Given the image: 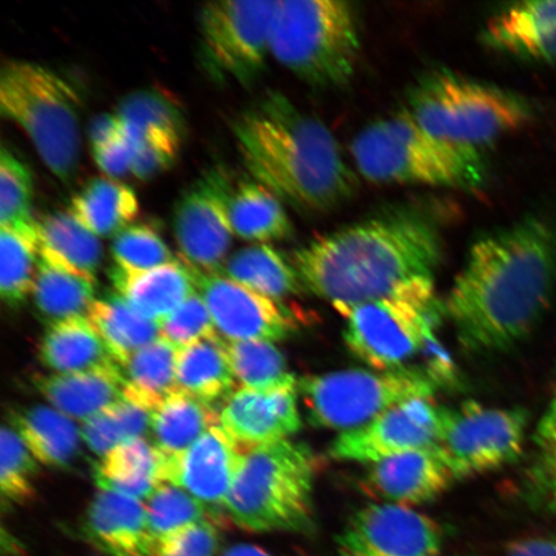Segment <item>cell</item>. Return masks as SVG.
Returning a JSON list of instances; mask_svg holds the SVG:
<instances>
[{
  "label": "cell",
  "mask_w": 556,
  "mask_h": 556,
  "mask_svg": "<svg viewBox=\"0 0 556 556\" xmlns=\"http://www.w3.org/2000/svg\"><path fill=\"white\" fill-rule=\"evenodd\" d=\"M33 174L23 159L2 146L0 150V227L30 224Z\"/></svg>",
  "instance_id": "obj_43"
},
{
  "label": "cell",
  "mask_w": 556,
  "mask_h": 556,
  "mask_svg": "<svg viewBox=\"0 0 556 556\" xmlns=\"http://www.w3.org/2000/svg\"><path fill=\"white\" fill-rule=\"evenodd\" d=\"M152 412L128 400L104 409L80 427L81 440L99 457L150 433Z\"/></svg>",
  "instance_id": "obj_39"
},
{
  "label": "cell",
  "mask_w": 556,
  "mask_h": 556,
  "mask_svg": "<svg viewBox=\"0 0 556 556\" xmlns=\"http://www.w3.org/2000/svg\"><path fill=\"white\" fill-rule=\"evenodd\" d=\"M232 129L253 179L296 211L329 213L357 192L356 173L331 130L283 94L262 97L236 117Z\"/></svg>",
  "instance_id": "obj_3"
},
{
  "label": "cell",
  "mask_w": 556,
  "mask_h": 556,
  "mask_svg": "<svg viewBox=\"0 0 556 556\" xmlns=\"http://www.w3.org/2000/svg\"><path fill=\"white\" fill-rule=\"evenodd\" d=\"M438 389L440 386L424 366L344 370L299 380V393L312 426L340 433L363 427L403 402L433 399Z\"/></svg>",
  "instance_id": "obj_10"
},
{
  "label": "cell",
  "mask_w": 556,
  "mask_h": 556,
  "mask_svg": "<svg viewBox=\"0 0 556 556\" xmlns=\"http://www.w3.org/2000/svg\"><path fill=\"white\" fill-rule=\"evenodd\" d=\"M40 258L75 274L96 278L102 258L100 239L68 212H55L38 222Z\"/></svg>",
  "instance_id": "obj_33"
},
{
  "label": "cell",
  "mask_w": 556,
  "mask_h": 556,
  "mask_svg": "<svg viewBox=\"0 0 556 556\" xmlns=\"http://www.w3.org/2000/svg\"><path fill=\"white\" fill-rule=\"evenodd\" d=\"M179 350L168 340L159 338L130 356L119 367L124 382V400L136 403L154 413L177 386Z\"/></svg>",
  "instance_id": "obj_28"
},
{
  "label": "cell",
  "mask_w": 556,
  "mask_h": 556,
  "mask_svg": "<svg viewBox=\"0 0 556 556\" xmlns=\"http://www.w3.org/2000/svg\"><path fill=\"white\" fill-rule=\"evenodd\" d=\"M528 421L523 408L465 402L444 412L437 447L455 479L484 475L516 463L523 454Z\"/></svg>",
  "instance_id": "obj_12"
},
{
  "label": "cell",
  "mask_w": 556,
  "mask_h": 556,
  "mask_svg": "<svg viewBox=\"0 0 556 556\" xmlns=\"http://www.w3.org/2000/svg\"><path fill=\"white\" fill-rule=\"evenodd\" d=\"M220 409L177 392L152 413V443L166 457L184 454L212 428L219 427Z\"/></svg>",
  "instance_id": "obj_29"
},
{
  "label": "cell",
  "mask_w": 556,
  "mask_h": 556,
  "mask_svg": "<svg viewBox=\"0 0 556 556\" xmlns=\"http://www.w3.org/2000/svg\"><path fill=\"white\" fill-rule=\"evenodd\" d=\"M144 505L150 531L156 544L200 521L214 518L199 500L169 482L160 485Z\"/></svg>",
  "instance_id": "obj_41"
},
{
  "label": "cell",
  "mask_w": 556,
  "mask_h": 556,
  "mask_svg": "<svg viewBox=\"0 0 556 556\" xmlns=\"http://www.w3.org/2000/svg\"><path fill=\"white\" fill-rule=\"evenodd\" d=\"M67 212L97 238H104L134 225L139 203L136 192L127 185L93 178L75 194Z\"/></svg>",
  "instance_id": "obj_30"
},
{
  "label": "cell",
  "mask_w": 556,
  "mask_h": 556,
  "mask_svg": "<svg viewBox=\"0 0 556 556\" xmlns=\"http://www.w3.org/2000/svg\"><path fill=\"white\" fill-rule=\"evenodd\" d=\"M180 143L177 139L160 134L146 135L136 150L130 173L141 180H148L169 169L176 162Z\"/></svg>",
  "instance_id": "obj_47"
},
{
  "label": "cell",
  "mask_w": 556,
  "mask_h": 556,
  "mask_svg": "<svg viewBox=\"0 0 556 556\" xmlns=\"http://www.w3.org/2000/svg\"><path fill=\"white\" fill-rule=\"evenodd\" d=\"M39 463L23 438L10 424H4L0 437V490L4 502L23 505L35 496V479Z\"/></svg>",
  "instance_id": "obj_42"
},
{
  "label": "cell",
  "mask_w": 556,
  "mask_h": 556,
  "mask_svg": "<svg viewBox=\"0 0 556 556\" xmlns=\"http://www.w3.org/2000/svg\"><path fill=\"white\" fill-rule=\"evenodd\" d=\"M270 54L309 86L343 87L358 61L356 12L339 0H280Z\"/></svg>",
  "instance_id": "obj_7"
},
{
  "label": "cell",
  "mask_w": 556,
  "mask_h": 556,
  "mask_svg": "<svg viewBox=\"0 0 556 556\" xmlns=\"http://www.w3.org/2000/svg\"><path fill=\"white\" fill-rule=\"evenodd\" d=\"M444 412L433 399H415L387 409L370 422L340 433L330 455L339 462L371 465L403 452L435 446Z\"/></svg>",
  "instance_id": "obj_14"
},
{
  "label": "cell",
  "mask_w": 556,
  "mask_h": 556,
  "mask_svg": "<svg viewBox=\"0 0 556 556\" xmlns=\"http://www.w3.org/2000/svg\"><path fill=\"white\" fill-rule=\"evenodd\" d=\"M96 278L39 261L31 291L35 308L48 326L87 317L94 303Z\"/></svg>",
  "instance_id": "obj_32"
},
{
  "label": "cell",
  "mask_w": 556,
  "mask_h": 556,
  "mask_svg": "<svg viewBox=\"0 0 556 556\" xmlns=\"http://www.w3.org/2000/svg\"><path fill=\"white\" fill-rule=\"evenodd\" d=\"M218 556H274L262 547L249 544H239L226 548Z\"/></svg>",
  "instance_id": "obj_51"
},
{
  "label": "cell",
  "mask_w": 556,
  "mask_h": 556,
  "mask_svg": "<svg viewBox=\"0 0 556 556\" xmlns=\"http://www.w3.org/2000/svg\"><path fill=\"white\" fill-rule=\"evenodd\" d=\"M168 457L154 443L138 440L103 456L94 468V481L100 491L148 502L160 485L166 482Z\"/></svg>",
  "instance_id": "obj_24"
},
{
  "label": "cell",
  "mask_w": 556,
  "mask_h": 556,
  "mask_svg": "<svg viewBox=\"0 0 556 556\" xmlns=\"http://www.w3.org/2000/svg\"><path fill=\"white\" fill-rule=\"evenodd\" d=\"M506 556H556V531L530 539L514 541Z\"/></svg>",
  "instance_id": "obj_50"
},
{
  "label": "cell",
  "mask_w": 556,
  "mask_h": 556,
  "mask_svg": "<svg viewBox=\"0 0 556 556\" xmlns=\"http://www.w3.org/2000/svg\"><path fill=\"white\" fill-rule=\"evenodd\" d=\"M229 215L242 240L268 243L288 240L294 232L282 201L254 179L242 180L233 190Z\"/></svg>",
  "instance_id": "obj_31"
},
{
  "label": "cell",
  "mask_w": 556,
  "mask_h": 556,
  "mask_svg": "<svg viewBox=\"0 0 556 556\" xmlns=\"http://www.w3.org/2000/svg\"><path fill=\"white\" fill-rule=\"evenodd\" d=\"M109 277L117 295L159 324L198 291L193 270L178 261L141 273L114 266Z\"/></svg>",
  "instance_id": "obj_22"
},
{
  "label": "cell",
  "mask_w": 556,
  "mask_h": 556,
  "mask_svg": "<svg viewBox=\"0 0 556 556\" xmlns=\"http://www.w3.org/2000/svg\"><path fill=\"white\" fill-rule=\"evenodd\" d=\"M299 380L268 388H239L220 408V424L241 447L290 440L302 428Z\"/></svg>",
  "instance_id": "obj_17"
},
{
  "label": "cell",
  "mask_w": 556,
  "mask_h": 556,
  "mask_svg": "<svg viewBox=\"0 0 556 556\" xmlns=\"http://www.w3.org/2000/svg\"><path fill=\"white\" fill-rule=\"evenodd\" d=\"M280 0L213 2L200 13V61L215 81L252 85L266 66Z\"/></svg>",
  "instance_id": "obj_11"
},
{
  "label": "cell",
  "mask_w": 556,
  "mask_h": 556,
  "mask_svg": "<svg viewBox=\"0 0 556 556\" xmlns=\"http://www.w3.org/2000/svg\"><path fill=\"white\" fill-rule=\"evenodd\" d=\"M219 542L217 521L207 518L157 542L154 556H217Z\"/></svg>",
  "instance_id": "obj_46"
},
{
  "label": "cell",
  "mask_w": 556,
  "mask_h": 556,
  "mask_svg": "<svg viewBox=\"0 0 556 556\" xmlns=\"http://www.w3.org/2000/svg\"><path fill=\"white\" fill-rule=\"evenodd\" d=\"M443 532L412 507L375 504L353 514L338 538L339 556H438Z\"/></svg>",
  "instance_id": "obj_16"
},
{
  "label": "cell",
  "mask_w": 556,
  "mask_h": 556,
  "mask_svg": "<svg viewBox=\"0 0 556 556\" xmlns=\"http://www.w3.org/2000/svg\"><path fill=\"white\" fill-rule=\"evenodd\" d=\"M454 481L435 444L368 465L361 486L368 496L386 504L409 507L433 502Z\"/></svg>",
  "instance_id": "obj_19"
},
{
  "label": "cell",
  "mask_w": 556,
  "mask_h": 556,
  "mask_svg": "<svg viewBox=\"0 0 556 556\" xmlns=\"http://www.w3.org/2000/svg\"><path fill=\"white\" fill-rule=\"evenodd\" d=\"M194 274L198 293L213 317L215 330L227 343L263 340L280 342L301 328L293 311L224 275Z\"/></svg>",
  "instance_id": "obj_15"
},
{
  "label": "cell",
  "mask_w": 556,
  "mask_h": 556,
  "mask_svg": "<svg viewBox=\"0 0 556 556\" xmlns=\"http://www.w3.org/2000/svg\"><path fill=\"white\" fill-rule=\"evenodd\" d=\"M122 135V122L117 115L100 114L89 124L88 138L93 150H99Z\"/></svg>",
  "instance_id": "obj_49"
},
{
  "label": "cell",
  "mask_w": 556,
  "mask_h": 556,
  "mask_svg": "<svg viewBox=\"0 0 556 556\" xmlns=\"http://www.w3.org/2000/svg\"><path fill=\"white\" fill-rule=\"evenodd\" d=\"M555 290L556 227L526 217L472 243L444 311L465 351H505L536 328Z\"/></svg>",
  "instance_id": "obj_1"
},
{
  "label": "cell",
  "mask_w": 556,
  "mask_h": 556,
  "mask_svg": "<svg viewBox=\"0 0 556 556\" xmlns=\"http://www.w3.org/2000/svg\"><path fill=\"white\" fill-rule=\"evenodd\" d=\"M10 426L16 430L39 464L66 468L78 456L81 432L73 419L48 406L11 412Z\"/></svg>",
  "instance_id": "obj_26"
},
{
  "label": "cell",
  "mask_w": 556,
  "mask_h": 556,
  "mask_svg": "<svg viewBox=\"0 0 556 556\" xmlns=\"http://www.w3.org/2000/svg\"><path fill=\"white\" fill-rule=\"evenodd\" d=\"M122 135L137 150L150 134L169 136L182 142L186 121L179 103L165 90L146 88L130 93L117 108Z\"/></svg>",
  "instance_id": "obj_37"
},
{
  "label": "cell",
  "mask_w": 556,
  "mask_h": 556,
  "mask_svg": "<svg viewBox=\"0 0 556 556\" xmlns=\"http://www.w3.org/2000/svg\"><path fill=\"white\" fill-rule=\"evenodd\" d=\"M351 154L361 176L374 184L476 191L489 177L481 150L429 134L406 110L367 125L354 137Z\"/></svg>",
  "instance_id": "obj_4"
},
{
  "label": "cell",
  "mask_w": 556,
  "mask_h": 556,
  "mask_svg": "<svg viewBox=\"0 0 556 556\" xmlns=\"http://www.w3.org/2000/svg\"><path fill=\"white\" fill-rule=\"evenodd\" d=\"M136 149L121 135L115 141L93 150L97 166L110 177H121L131 170Z\"/></svg>",
  "instance_id": "obj_48"
},
{
  "label": "cell",
  "mask_w": 556,
  "mask_h": 556,
  "mask_svg": "<svg viewBox=\"0 0 556 556\" xmlns=\"http://www.w3.org/2000/svg\"><path fill=\"white\" fill-rule=\"evenodd\" d=\"M443 258L440 229L416 212L364 219L295 250L290 262L309 293L339 313L433 278Z\"/></svg>",
  "instance_id": "obj_2"
},
{
  "label": "cell",
  "mask_w": 556,
  "mask_h": 556,
  "mask_svg": "<svg viewBox=\"0 0 556 556\" xmlns=\"http://www.w3.org/2000/svg\"><path fill=\"white\" fill-rule=\"evenodd\" d=\"M40 361L55 374H78L116 366L88 317L48 326L39 348Z\"/></svg>",
  "instance_id": "obj_25"
},
{
  "label": "cell",
  "mask_w": 556,
  "mask_h": 556,
  "mask_svg": "<svg viewBox=\"0 0 556 556\" xmlns=\"http://www.w3.org/2000/svg\"><path fill=\"white\" fill-rule=\"evenodd\" d=\"M90 544L109 556H154L148 510L139 500L100 491L90 503L83 525Z\"/></svg>",
  "instance_id": "obj_20"
},
{
  "label": "cell",
  "mask_w": 556,
  "mask_h": 556,
  "mask_svg": "<svg viewBox=\"0 0 556 556\" xmlns=\"http://www.w3.org/2000/svg\"><path fill=\"white\" fill-rule=\"evenodd\" d=\"M33 381L53 408L74 421L86 422L124 400L117 365L89 372L38 375Z\"/></svg>",
  "instance_id": "obj_23"
},
{
  "label": "cell",
  "mask_w": 556,
  "mask_h": 556,
  "mask_svg": "<svg viewBox=\"0 0 556 556\" xmlns=\"http://www.w3.org/2000/svg\"><path fill=\"white\" fill-rule=\"evenodd\" d=\"M406 111L429 134L477 150L525 128L534 114L523 96L447 70L422 75Z\"/></svg>",
  "instance_id": "obj_6"
},
{
  "label": "cell",
  "mask_w": 556,
  "mask_h": 556,
  "mask_svg": "<svg viewBox=\"0 0 556 556\" xmlns=\"http://www.w3.org/2000/svg\"><path fill=\"white\" fill-rule=\"evenodd\" d=\"M40 261L38 222L0 227V294L10 308L31 295Z\"/></svg>",
  "instance_id": "obj_36"
},
{
  "label": "cell",
  "mask_w": 556,
  "mask_h": 556,
  "mask_svg": "<svg viewBox=\"0 0 556 556\" xmlns=\"http://www.w3.org/2000/svg\"><path fill=\"white\" fill-rule=\"evenodd\" d=\"M483 41L514 58L556 65V0L507 7L485 25Z\"/></svg>",
  "instance_id": "obj_21"
},
{
  "label": "cell",
  "mask_w": 556,
  "mask_h": 556,
  "mask_svg": "<svg viewBox=\"0 0 556 556\" xmlns=\"http://www.w3.org/2000/svg\"><path fill=\"white\" fill-rule=\"evenodd\" d=\"M115 266L131 273L154 269L174 262L173 254L154 226L134 224L111 243Z\"/></svg>",
  "instance_id": "obj_44"
},
{
  "label": "cell",
  "mask_w": 556,
  "mask_h": 556,
  "mask_svg": "<svg viewBox=\"0 0 556 556\" xmlns=\"http://www.w3.org/2000/svg\"><path fill=\"white\" fill-rule=\"evenodd\" d=\"M441 311L444 304L438 302L433 278H420L340 313L346 321L344 342L374 370H393L405 366L434 337Z\"/></svg>",
  "instance_id": "obj_9"
},
{
  "label": "cell",
  "mask_w": 556,
  "mask_h": 556,
  "mask_svg": "<svg viewBox=\"0 0 556 556\" xmlns=\"http://www.w3.org/2000/svg\"><path fill=\"white\" fill-rule=\"evenodd\" d=\"M317 470L307 444L288 440L245 450L226 500L227 516L249 532H309Z\"/></svg>",
  "instance_id": "obj_5"
},
{
  "label": "cell",
  "mask_w": 556,
  "mask_h": 556,
  "mask_svg": "<svg viewBox=\"0 0 556 556\" xmlns=\"http://www.w3.org/2000/svg\"><path fill=\"white\" fill-rule=\"evenodd\" d=\"M243 452L224 427L212 428L184 454L168 457L166 482L189 492L214 517L225 510Z\"/></svg>",
  "instance_id": "obj_18"
},
{
  "label": "cell",
  "mask_w": 556,
  "mask_h": 556,
  "mask_svg": "<svg viewBox=\"0 0 556 556\" xmlns=\"http://www.w3.org/2000/svg\"><path fill=\"white\" fill-rule=\"evenodd\" d=\"M227 343L219 336L182 348L177 361L178 391L214 405L226 401L235 389Z\"/></svg>",
  "instance_id": "obj_27"
},
{
  "label": "cell",
  "mask_w": 556,
  "mask_h": 556,
  "mask_svg": "<svg viewBox=\"0 0 556 556\" xmlns=\"http://www.w3.org/2000/svg\"><path fill=\"white\" fill-rule=\"evenodd\" d=\"M233 187L225 172L212 169L178 200L173 227L179 252L193 273L222 274L232 245L229 204Z\"/></svg>",
  "instance_id": "obj_13"
},
{
  "label": "cell",
  "mask_w": 556,
  "mask_h": 556,
  "mask_svg": "<svg viewBox=\"0 0 556 556\" xmlns=\"http://www.w3.org/2000/svg\"><path fill=\"white\" fill-rule=\"evenodd\" d=\"M523 495L533 509L556 513V387L533 435V455L526 470Z\"/></svg>",
  "instance_id": "obj_38"
},
{
  "label": "cell",
  "mask_w": 556,
  "mask_h": 556,
  "mask_svg": "<svg viewBox=\"0 0 556 556\" xmlns=\"http://www.w3.org/2000/svg\"><path fill=\"white\" fill-rule=\"evenodd\" d=\"M229 363L242 388H268L295 379L278 348L263 340L227 343Z\"/></svg>",
  "instance_id": "obj_40"
},
{
  "label": "cell",
  "mask_w": 556,
  "mask_h": 556,
  "mask_svg": "<svg viewBox=\"0 0 556 556\" xmlns=\"http://www.w3.org/2000/svg\"><path fill=\"white\" fill-rule=\"evenodd\" d=\"M87 317L116 365L160 338V324L141 315L117 294L96 299Z\"/></svg>",
  "instance_id": "obj_34"
},
{
  "label": "cell",
  "mask_w": 556,
  "mask_h": 556,
  "mask_svg": "<svg viewBox=\"0 0 556 556\" xmlns=\"http://www.w3.org/2000/svg\"><path fill=\"white\" fill-rule=\"evenodd\" d=\"M220 275L277 302L303 289L293 263L268 243L239 250L226 262Z\"/></svg>",
  "instance_id": "obj_35"
},
{
  "label": "cell",
  "mask_w": 556,
  "mask_h": 556,
  "mask_svg": "<svg viewBox=\"0 0 556 556\" xmlns=\"http://www.w3.org/2000/svg\"><path fill=\"white\" fill-rule=\"evenodd\" d=\"M218 336L203 296L198 291L160 323V338L168 340L178 350Z\"/></svg>",
  "instance_id": "obj_45"
},
{
  "label": "cell",
  "mask_w": 556,
  "mask_h": 556,
  "mask_svg": "<svg viewBox=\"0 0 556 556\" xmlns=\"http://www.w3.org/2000/svg\"><path fill=\"white\" fill-rule=\"evenodd\" d=\"M80 101L51 68L10 61L0 73V111L29 137L47 168L68 184L80 157Z\"/></svg>",
  "instance_id": "obj_8"
}]
</instances>
